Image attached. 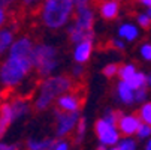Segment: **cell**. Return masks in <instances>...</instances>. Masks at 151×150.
<instances>
[{"label": "cell", "mask_w": 151, "mask_h": 150, "mask_svg": "<svg viewBox=\"0 0 151 150\" xmlns=\"http://www.w3.org/2000/svg\"><path fill=\"white\" fill-rule=\"evenodd\" d=\"M91 48H93V44H91L90 41L81 42V44L76 47V50H75V60H76L78 63H84V62H87V60H88V57H90Z\"/></svg>", "instance_id": "15"}, {"label": "cell", "mask_w": 151, "mask_h": 150, "mask_svg": "<svg viewBox=\"0 0 151 150\" xmlns=\"http://www.w3.org/2000/svg\"><path fill=\"white\" fill-rule=\"evenodd\" d=\"M73 72H75V75L78 77V75H81V74H82V68H79V66H78V68H75V71H73Z\"/></svg>", "instance_id": "33"}, {"label": "cell", "mask_w": 151, "mask_h": 150, "mask_svg": "<svg viewBox=\"0 0 151 150\" xmlns=\"http://www.w3.org/2000/svg\"><path fill=\"white\" fill-rule=\"evenodd\" d=\"M148 81H150V84H151V77H150V80H148Z\"/></svg>", "instance_id": "38"}, {"label": "cell", "mask_w": 151, "mask_h": 150, "mask_svg": "<svg viewBox=\"0 0 151 150\" xmlns=\"http://www.w3.org/2000/svg\"><path fill=\"white\" fill-rule=\"evenodd\" d=\"M97 150H106V149H105V147H103V146H100V147H99V149H97Z\"/></svg>", "instance_id": "37"}, {"label": "cell", "mask_w": 151, "mask_h": 150, "mask_svg": "<svg viewBox=\"0 0 151 150\" xmlns=\"http://www.w3.org/2000/svg\"><path fill=\"white\" fill-rule=\"evenodd\" d=\"M0 150H19L18 144H6L0 141Z\"/></svg>", "instance_id": "28"}, {"label": "cell", "mask_w": 151, "mask_h": 150, "mask_svg": "<svg viewBox=\"0 0 151 150\" xmlns=\"http://www.w3.org/2000/svg\"><path fill=\"white\" fill-rule=\"evenodd\" d=\"M147 150H151V140H150V143H148V146H147Z\"/></svg>", "instance_id": "35"}, {"label": "cell", "mask_w": 151, "mask_h": 150, "mask_svg": "<svg viewBox=\"0 0 151 150\" xmlns=\"http://www.w3.org/2000/svg\"><path fill=\"white\" fill-rule=\"evenodd\" d=\"M120 35H121L123 38L129 39V41H133V39L138 36V30H136V27H133L132 24H124V26L120 27Z\"/></svg>", "instance_id": "19"}, {"label": "cell", "mask_w": 151, "mask_h": 150, "mask_svg": "<svg viewBox=\"0 0 151 150\" xmlns=\"http://www.w3.org/2000/svg\"><path fill=\"white\" fill-rule=\"evenodd\" d=\"M57 51L54 47L50 45H36L32 51L30 60L32 66L37 71L39 77H47L52 72V69L57 66Z\"/></svg>", "instance_id": "4"}, {"label": "cell", "mask_w": 151, "mask_h": 150, "mask_svg": "<svg viewBox=\"0 0 151 150\" xmlns=\"http://www.w3.org/2000/svg\"><path fill=\"white\" fill-rule=\"evenodd\" d=\"M117 126L121 129V132L124 135H132V134L138 132L139 126H141V120L136 116H123Z\"/></svg>", "instance_id": "11"}, {"label": "cell", "mask_w": 151, "mask_h": 150, "mask_svg": "<svg viewBox=\"0 0 151 150\" xmlns=\"http://www.w3.org/2000/svg\"><path fill=\"white\" fill-rule=\"evenodd\" d=\"M12 122H14V114H12L11 104L9 102L0 104V140L5 137Z\"/></svg>", "instance_id": "10"}, {"label": "cell", "mask_w": 151, "mask_h": 150, "mask_svg": "<svg viewBox=\"0 0 151 150\" xmlns=\"http://www.w3.org/2000/svg\"><path fill=\"white\" fill-rule=\"evenodd\" d=\"M35 45L32 39L23 36L17 41H14V44L9 48V57H18V59H30L32 51H33Z\"/></svg>", "instance_id": "8"}, {"label": "cell", "mask_w": 151, "mask_h": 150, "mask_svg": "<svg viewBox=\"0 0 151 150\" xmlns=\"http://www.w3.org/2000/svg\"><path fill=\"white\" fill-rule=\"evenodd\" d=\"M112 45L115 47V48H123L124 45H123V42H120V41H114L112 42Z\"/></svg>", "instance_id": "32"}, {"label": "cell", "mask_w": 151, "mask_h": 150, "mask_svg": "<svg viewBox=\"0 0 151 150\" xmlns=\"http://www.w3.org/2000/svg\"><path fill=\"white\" fill-rule=\"evenodd\" d=\"M11 6V2H3V0H0V29H3V24L6 23V8Z\"/></svg>", "instance_id": "22"}, {"label": "cell", "mask_w": 151, "mask_h": 150, "mask_svg": "<svg viewBox=\"0 0 151 150\" xmlns=\"http://www.w3.org/2000/svg\"><path fill=\"white\" fill-rule=\"evenodd\" d=\"M72 80L66 75H60V77H54V78H48L42 83L40 87V95L35 102V110L36 111H42L45 110L48 105H51V102L54 101V98H57L60 93H64L70 90L72 87Z\"/></svg>", "instance_id": "2"}, {"label": "cell", "mask_w": 151, "mask_h": 150, "mask_svg": "<svg viewBox=\"0 0 151 150\" xmlns=\"http://www.w3.org/2000/svg\"><path fill=\"white\" fill-rule=\"evenodd\" d=\"M54 150H68V144L66 143H58Z\"/></svg>", "instance_id": "31"}, {"label": "cell", "mask_w": 151, "mask_h": 150, "mask_svg": "<svg viewBox=\"0 0 151 150\" xmlns=\"http://www.w3.org/2000/svg\"><path fill=\"white\" fill-rule=\"evenodd\" d=\"M11 104V108H12V114H14V120L21 119L23 116H26L30 111V105H29V99L27 98H15Z\"/></svg>", "instance_id": "12"}, {"label": "cell", "mask_w": 151, "mask_h": 150, "mask_svg": "<svg viewBox=\"0 0 151 150\" xmlns=\"http://www.w3.org/2000/svg\"><path fill=\"white\" fill-rule=\"evenodd\" d=\"M75 9V26L81 30H91L93 27V11L88 8V3L81 0V2H73Z\"/></svg>", "instance_id": "6"}, {"label": "cell", "mask_w": 151, "mask_h": 150, "mask_svg": "<svg viewBox=\"0 0 151 150\" xmlns=\"http://www.w3.org/2000/svg\"><path fill=\"white\" fill-rule=\"evenodd\" d=\"M135 149H136V146H135L133 140H123L118 147V150H135Z\"/></svg>", "instance_id": "23"}, {"label": "cell", "mask_w": 151, "mask_h": 150, "mask_svg": "<svg viewBox=\"0 0 151 150\" xmlns=\"http://www.w3.org/2000/svg\"><path fill=\"white\" fill-rule=\"evenodd\" d=\"M85 99V93L78 92V86H73L70 87V93L69 95H64L58 99L57 102V110L63 111V113H78V110L82 107Z\"/></svg>", "instance_id": "5"}, {"label": "cell", "mask_w": 151, "mask_h": 150, "mask_svg": "<svg viewBox=\"0 0 151 150\" xmlns=\"http://www.w3.org/2000/svg\"><path fill=\"white\" fill-rule=\"evenodd\" d=\"M94 131H96L99 140H100L103 144H115V143L118 141V132L115 131V128L111 126L108 122H105L103 119L96 122Z\"/></svg>", "instance_id": "7"}, {"label": "cell", "mask_w": 151, "mask_h": 150, "mask_svg": "<svg viewBox=\"0 0 151 150\" xmlns=\"http://www.w3.org/2000/svg\"><path fill=\"white\" fill-rule=\"evenodd\" d=\"M33 69L30 59L9 57L0 65V83L6 89H12L26 78V75Z\"/></svg>", "instance_id": "1"}, {"label": "cell", "mask_w": 151, "mask_h": 150, "mask_svg": "<svg viewBox=\"0 0 151 150\" xmlns=\"http://www.w3.org/2000/svg\"><path fill=\"white\" fill-rule=\"evenodd\" d=\"M118 65H115V63H114V65H108L105 69H103V74L108 77V78H111V77H114L115 74H117V71H118Z\"/></svg>", "instance_id": "24"}, {"label": "cell", "mask_w": 151, "mask_h": 150, "mask_svg": "<svg viewBox=\"0 0 151 150\" xmlns=\"http://www.w3.org/2000/svg\"><path fill=\"white\" fill-rule=\"evenodd\" d=\"M136 72H135V68L132 66V65H123V66H120V69H118V75H120V78L126 83L127 80H130L133 75H135Z\"/></svg>", "instance_id": "20"}, {"label": "cell", "mask_w": 151, "mask_h": 150, "mask_svg": "<svg viewBox=\"0 0 151 150\" xmlns=\"http://www.w3.org/2000/svg\"><path fill=\"white\" fill-rule=\"evenodd\" d=\"M141 53H142V56L147 59V60H151V45H144L142 47V50H141Z\"/></svg>", "instance_id": "29"}, {"label": "cell", "mask_w": 151, "mask_h": 150, "mask_svg": "<svg viewBox=\"0 0 151 150\" xmlns=\"http://www.w3.org/2000/svg\"><path fill=\"white\" fill-rule=\"evenodd\" d=\"M147 83H148V80H147V77L144 75V74H141V72H138V74H135L130 80H127L126 81V84L130 87L132 90H139V89H144L145 86H147Z\"/></svg>", "instance_id": "18"}, {"label": "cell", "mask_w": 151, "mask_h": 150, "mask_svg": "<svg viewBox=\"0 0 151 150\" xmlns=\"http://www.w3.org/2000/svg\"><path fill=\"white\" fill-rule=\"evenodd\" d=\"M138 21H139V24H141L145 30H148V29L151 27V21H150L148 15H139V17H138Z\"/></svg>", "instance_id": "27"}, {"label": "cell", "mask_w": 151, "mask_h": 150, "mask_svg": "<svg viewBox=\"0 0 151 150\" xmlns=\"http://www.w3.org/2000/svg\"><path fill=\"white\" fill-rule=\"evenodd\" d=\"M14 44V30L9 27L0 29V56L5 54Z\"/></svg>", "instance_id": "13"}, {"label": "cell", "mask_w": 151, "mask_h": 150, "mask_svg": "<svg viewBox=\"0 0 151 150\" xmlns=\"http://www.w3.org/2000/svg\"><path fill=\"white\" fill-rule=\"evenodd\" d=\"M118 14V3L117 2H105L100 5V15L105 20H112Z\"/></svg>", "instance_id": "16"}, {"label": "cell", "mask_w": 151, "mask_h": 150, "mask_svg": "<svg viewBox=\"0 0 151 150\" xmlns=\"http://www.w3.org/2000/svg\"><path fill=\"white\" fill-rule=\"evenodd\" d=\"M145 96H147L145 89H139V90H136V93H135V101L141 102V101H144V99H145Z\"/></svg>", "instance_id": "30"}, {"label": "cell", "mask_w": 151, "mask_h": 150, "mask_svg": "<svg viewBox=\"0 0 151 150\" xmlns=\"http://www.w3.org/2000/svg\"><path fill=\"white\" fill-rule=\"evenodd\" d=\"M150 134H151V128L147 126V125H142V123H141L139 129H138V135H139V138H145V137H148Z\"/></svg>", "instance_id": "26"}, {"label": "cell", "mask_w": 151, "mask_h": 150, "mask_svg": "<svg viewBox=\"0 0 151 150\" xmlns=\"http://www.w3.org/2000/svg\"><path fill=\"white\" fill-rule=\"evenodd\" d=\"M84 132H85V120L81 117V119H79V123H78V129H76V140H78V143H79V140L82 138Z\"/></svg>", "instance_id": "25"}, {"label": "cell", "mask_w": 151, "mask_h": 150, "mask_svg": "<svg viewBox=\"0 0 151 150\" xmlns=\"http://www.w3.org/2000/svg\"><path fill=\"white\" fill-rule=\"evenodd\" d=\"M118 96L121 98V101H123L124 104H132V102L135 101V93H133V90L129 87L124 81H121V83L118 84Z\"/></svg>", "instance_id": "17"}, {"label": "cell", "mask_w": 151, "mask_h": 150, "mask_svg": "<svg viewBox=\"0 0 151 150\" xmlns=\"http://www.w3.org/2000/svg\"><path fill=\"white\" fill-rule=\"evenodd\" d=\"M136 116H139V117L145 122V125L151 128V102L145 104L142 108L139 110V113H138Z\"/></svg>", "instance_id": "21"}, {"label": "cell", "mask_w": 151, "mask_h": 150, "mask_svg": "<svg viewBox=\"0 0 151 150\" xmlns=\"http://www.w3.org/2000/svg\"><path fill=\"white\" fill-rule=\"evenodd\" d=\"M111 150H118V149H111Z\"/></svg>", "instance_id": "39"}, {"label": "cell", "mask_w": 151, "mask_h": 150, "mask_svg": "<svg viewBox=\"0 0 151 150\" xmlns=\"http://www.w3.org/2000/svg\"><path fill=\"white\" fill-rule=\"evenodd\" d=\"M69 38L72 42H76V44H81V42H85V41H90L93 39V30H81L78 29L76 26H72L69 29Z\"/></svg>", "instance_id": "14"}, {"label": "cell", "mask_w": 151, "mask_h": 150, "mask_svg": "<svg viewBox=\"0 0 151 150\" xmlns=\"http://www.w3.org/2000/svg\"><path fill=\"white\" fill-rule=\"evenodd\" d=\"M73 8V2L70 0H48L44 3L42 9V20L48 27L57 29L61 27L68 21Z\"/></svg>", "instance_id": "3"}, {"label": "cell", "mask_w": 151, "mask_h": 150, "mask_svg": "<svg viewBox=\"0 0 151 150\" xmlns=\"http://www.w3.org/2000/svg\"><path fill=\"white\" fill-rule=\"evenodd\" d=\"M148 18H150V20H151V8H150V9H148Z\"/></svg>", "instance_id": "36"}, {"label": "cell", "mask_w": 151, "mask_h": 150, "mask_svg": "<svg viewBox=\"0 0 151 150\" xmlns=\"http://www.w3.org/2000/svg\"><path fill=\"white\" fill-rule=\"evenodd\" d=\"M55 116H57V135L58 137L69 134L78 122V113H61L55 110Z\"/></svg>", "instance_id": "9"}, {"label": "cell", "mask_w": 151, "mask_h": 150, "mask_svg": "<svg viewBox=\"0 0 151 150\" xmlns=\"http://www.w3.org/2000/svg\"><path fill=\"white\" fill-rule=\"evenodd\" d=\"M142 5H145V6L151 8V0H144V2H142Z\"/></svg>", "instance_id": "34"}]
</instances>
